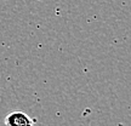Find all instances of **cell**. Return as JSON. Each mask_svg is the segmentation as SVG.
<instances>
[{
  "label": "cell",
  "instance_id": "6da1fadb",
  "mask_svg": "<svg viewBox=\"0 0 131 126\" xmlns=\"http://www.w3.org/2000/svg\"><path fill=\"white\" fill-rule=\"evenodd\" d=\"M35 120L29 118L23 112H14L10 113L5 118V125L6 126H34Z\"/></svg>",
  "mask_w": 131,
  "mask_h": 126
},
{
  "label": "cell",
  "instance_id": "7a4b0ae2",
  "mask_svg": "<svg viewBox=\"0 0 131 126\" xmlns=\"http://www.w3.org/2000/svg\"><path fill=\"white\" fill-rule=\"evenodd\" d=\"M37 1H40V0H37Z\"/></svg>",
  "mask_w": 131,
  "mask_h": 126
}]
</instances>
